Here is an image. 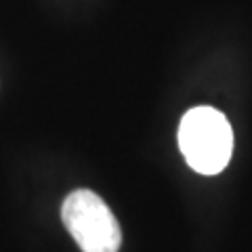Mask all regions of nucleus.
<instances>
[{
  "mask_svg": "<svg viewBox=\"0 0 252 252\" xmlns=\"http://www.w3.org/2000/svg\"><path fill=\"white\" fill-rule=\"evenodd\" d=\"M179 147L185 162L200 175H219L231 160L233 130L215 107H193L181 118Z\"/></svg>",
  "mask_w": 252,
  "mask_h": 252,
  "instance_id": "1",
  "label": "nucleus"
},
{
  "mask_svg": "<svg viewBox=\"0 0 252 252\" xmlns=\"http://www.w3.org/2000/svg\"><path fill=\"white\" fill-rule=\"evenodd\" d=\"M61 219L82 252H118L122 229L109 206L91 189H76L63 200Z\"/></svg>",
  "mask_w": 252,
  "mask_h": 252,
  "instance_id": "2",
  "label": "nucleus"
}]
</instances>
